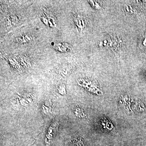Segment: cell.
I'll return each mask as SVG.
<instances>
[{"label": "cell", "instance_id": "6da1fadb", "mask_svg": "<svg viewBox=\"0 0 146 146\" xmlns=\"http://www.w3.org/2000/svg\"><path fill=\"white\" fill-rule=\"evenodd\" d=\"M54 47L56 50L60 52H68L71 50L70 46L67 43H55L54 45Z\"/></svg>", "mask_w": 146, "mask_h": 146}, {"label": "cell", "instance_id": "7a4b0ae2", "mask_svg": "<svg viewBox=\"0 0 146 146\" xmlns=\"http://www.w3.org/2000/svg\"><path fill=\"white\" fill-rule=\"evenodd\" d=\"M101 126L104 129L108 131H113L115 130V127L110 120L106 118H104L101 121Z\"/></svg>", "mask_w": 146, "mask_h": 146}, {"label": "cell", "instance_id": "3957f363", "mask_svg": "<svg viewBox=\"0 0 146 146\" xmlns=\"http://www.w3.org/2000/svg\"><path fill=\"white\" fill-rule=\"evenodd\" d=\"M133 109L138 112H142L146 110L145 106L141 102H136L133 105Z\"/></svg>", "mask_w": 146, "mask_h": 146}, {"label": "cell", "instance_id": "277c9868", "mask_svg": "<svg viewBox=\"0 0 146 146\" xmlns=\"http://www.w3.org/2000/svg\"><path fill=\"white\" fill-rule=\"evenodd\" d=\"M31 36L30 35H22L18 38V42L19 41H21L19 42H21V43H27V42L31 41Z\"/></svg>", "mask_w": 146, "mask_h": 146}, {"label": "cell", "instance_id": "5b68a950", "mask_svg": "<svg viewBox=\"0 0 146 146\" xmlns=\"http://www.w3.org/2000/svg\"><path fill=\"white\" fill-rule=\"evenodd\" d=\"M83 144L80 137H76L73 140L72 146H83Z\"/></svg>", "mask_w": 146, "mask_h": 146}]
</instances>
